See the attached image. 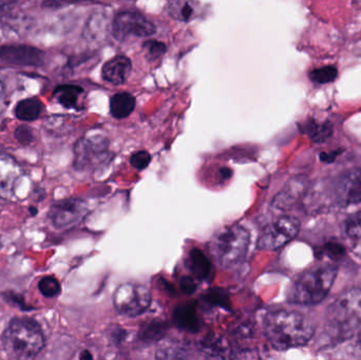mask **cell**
<instances>
[{
	"mask_svg": "<svg viewBox=\"0 0 361 360\" xmlns=\"http://www.w3.org/2000/svg\"><path fill=\"white\" fill-rule=\"evenodd\" d=\"M131 61L128 57L118 55L108 61L102 70V75L106 82L114 85L126 82L131 73Z\"/></svg>",
	"mask_w": 361,
	"mask_h": 360,
	"instance_id": "obj_14",
	"label": "cell"
},
{
	"mask_svg": "<svg viewBox=\"0 0 361 360\" xmlns=\"http://www.w3.org/2000/svg\"><path fill=\"white\" fill-rule=\"evenodd\" d=\"M250 241V232L243 226H229L214 237L210 253L221 268H233L246 257Z\"/></svg>",
	"mask_w": 361,
	"mask_h": 360,
	"instance_id": "obj_4",
	"label": "cell"
},
{
	"mask_svg": "<svg viewBox=\"0 0 361 360\" xmlns=\"http://www.w3.org/2000/svg\"><path fill=\"white\" fill-rule=\"evenodd\" d=\"M114 304L120 314L133 318L144 314L149 309L152 293L145 285L124 283L116 289Z\"/></svg>",
	"mask_w": 361,
	"mask_h": 360,
	"instance_id": "obj_6",
	"label": "cell"
},
{
	"mask_svg": "<svg viewBox=\"0 0 361 360\" xmlns=\"http://www.w3.org/2000/svg\"><path fill=\"white\" fill-rule=\"evenodd\" d=\"M338 76V70L334 66H326L310 72V78L317 84H329L334 82Z\"/></svg>",
	"mask_w": 361,
	"mask_h": 360,
	"instance_id": "obj_24",
	"label": "cell"
},
{
	"mask_svg": "<svg viewBox=\"0 0 361 360\" xmlns=\"http://www.w3.org/2000/svg\"><path fill=\"white\" fill-rule=\"evenodd\" d=\"M84 90L75 85H61L53 92V97L59 105L67 109H75Z\"/></svg>",
	"mask_w": 361,
	"mask_h": 360,
	"instance_id": "obj_19",
	"label": "cell"
},
{
	"mask_svg": "<svg viewBox=\"0 0 361 360\" xmlns=\"http://www.w3.org/2000/svg\"><path fill=\"white\" fill-rule=\"evenodd\" d=\"M335 194L341 205L361 203V168L352 169L343 173L336 182Z\"/></svg>",
	"mask_w": 361,
	"mask_h": 360,
	"instance_id": "obj_12",
	"label": "cell"
},
{
	"mask_svg": "<svg viewBox=\"0 0 361 360\" xmlns=\"http://www.w3.org/2000/svg\"><path fill=\"white\" fill-rule=\"evenodd\" d=\"M263 329L267 342L279 351L305 346L315 333V328L302 314L286 310L267 313Z\"/></svg>",
	"mask_w": 361,
	"mask_h": 360,
	"instance_id": "obj_1",
	"label": "cell"
},
{
	"mask_svg": "<svg viewBox=\"0 0 361 360\" xmlns=\"http://www.w3.org/2000/svg\"><path fill=\"white\" fill-rule=\"evenodd\" d=\"M187 266L191 274L199 280H208L212 277V263L201 249H193L189 252Z\"/></svg>",
	"mask_w": 361,
	"mask_h": 360,
	"instance_id": "obj_16",
	"label": "cell"
},
{
	"mask_svg": "<svg viewBox=\"0 0 361 360\" xmlns=\"http://www.w3.org/2000/svg\"><path fill=\"white\" fill-rule=\"evenodd\" d=\"M204 299L207 304L214 306H220V308L229 310L231 309V302H229L228 295L223 290L212 289L209 290L204 296Z\"/></svg>",
	"mask_w": 361,
	"mask_h": 360,
	"instance_id": "obj_26",
	"label": "cell"
},
{
	"mask_svg": "<svg viewBox=\"0 0 361 360\" xmlns=\"http://www.w3.org/2000/svg\"><path fill=\"white\" fill-rule=\"evenodd\" d=\"M305 132L311 137L315 143H322L331 137L333 132L332 125L330 123H317L310 120L305 125Z\"/></svg>",
	"mask_w": 361,
	"mask_h": 360,
	"instance_id": "obj_22",
	"label": "cell"
},
{
	"mask_svg": "<svg viewBox=\"0 0 361 360\" xmlns=\"http://www.w3.org/2000/svg\"><path fill=\"white\" fill-rule=\"evenodd\" d=\"M126 332L124 330H118V331L114 332V340H118V342H123L125 337H126Z\"/></svg>",
	"mask_w": 361,
	"mask_h": 360,
	"instance_id": "obj_33",
	"label": "cell"
},
{
	"mask_svg": "<svg viewBox=\"0 0 361 360\" xmlns=\"http://www.w3.org/2000/svg\"><path fill=\"white\" fill-rule=\"evenodd\" d=\"M44 105L36 97L21 99L14 108V114L19 120L23 122H33L37 120L42 114Z\"/></svg>",
	"mask_w": 361,
	"mask_h": 360,
	"instance_id": "obj_18",
	"label": "cell"
},
{
	"mask_svg": "<svg viewBox=\"0 0 361 360\" xmlns=\"http://www.w3.org/2000/svg\"><path fill=\"white\" fill-rule=\"evenodd\" d=\"M144 48H145L146 55H147L149 58L152 59L159 58L161 55L164 54L165 50H166L164 44H162V42H154V40L145 42Z\"/></svg>",
	"mask_w": 361,
	"mask_h": 360,
	"instance_id": "obj_30",
	"label": "cell"
},
{
	"mask_svg": "<svg viewBox=\"0 0 361 360\" xmlns=\"http://www.w3.org/2000/svg\"><path fill=\"white\" fill-rule=\"evenodd\" d=\"M231 173H233V171H231V169L223 168L222 170H221L220 175L223 181H226V180L231 179Z\"/></svg>",
	"mask_w": 361,
	"mask_h": 360,
	"instance_id": "obj_34",
	"label": "cell"
},
{
	"mask_svg": "<svg viewBox=\"0 0 361 360\" xmlns=\"http://www.w3.org/2000/svg\"><path fill=\"white\" fill-rule=\"evenodd\" d=\"M14 137L16 141L23 146L30 145L34 141L33 130L27 125H21V126L17 127Z\"/></svg>",
	"mask_w": 361,
	"mask_h": 360,
	"instance_id": "obj_28",
	"label": "cell"
},
{
	"mask_svg": "<svg viewBox=\"0 0 361 360\" xmlns=\"http://www.w3.org/2000/svg\"><path fill=\"white\" fill-rule=\"evenodd\" d=\"M305 185L307 182L305 178L297 177L290 180L274 199L273 206L282 211L290 209V207L294 206L298 202L299 199L302 198L305 192Z\"/></svg>",
	"mask_w": 361,
	"mask_h": 360,
	"instance_id": "obj_13",
	"label": "cell"
},
{
	"mask_svg": "<svg viewBox=\"0 0 361 360\" xmlns=\"http://www.w3.org/2000/svg\"><path fill=\"white\" fill-rule=\"evenodd\" d=\"M88 213V204L80 199H68L55 203L49 211V218L55 228H65L84 219Z\"/></svg>",
	"mask_w": 361,
	"mask_h": 360,
	"instance_id": "obj_10",
	"label": "cell"
},
{
	"mask_svg": "<svg viewBox=\"0 0 361 360\" xmlns=\"http://www.w3.org/2000/svg\"><path fill=\"white\" fill-rule=\"evenodd\" d=\"M343 236L352 251L361 257V211L353 213L345 220Z\"/></svg>",
	"mask_w": 361,
	"mask_h": 360,
	"instance_id": "obj_17",
	"label": "cell"
},
{
	"mask_svg": "<svg viewBox=\"0 0 361 360\" xmlns=\"http://www.w3.org/2000/svg\"><path fill=\"white\" fill-rule=\"evenodd\" d=\"M2 347L10 359H35L44 347V332L34 319L13 318L2 334Z\"/></svg>",
	"mask_w": 361,
	"mask_h": 360,
	"instance_id": "obj_2",
	"label": "cell"
},
{
	"mask_svg": "<svg viewBox=\"0 0 361 360\" xmlns=\"http://www.w3.org/2000/svg\"><path fill=\"white\" fill-rule=\"evenodd\" d=\"M180 287L183 293L189 294V295L197 291V285H195V280L189 276H183L180 278Z\"/></svg>",
	"mask_w": 361,
	"mask_h": 360,
	"instance_id": "obj_32",
	"label": "cell"
},
{
	"mask_svg": "<svg viewBox=\"0 0 361 360\" xmlns=\"http://www.w3.org/2000/svg\"><path fill=\"white\" fill-rule=\"evenodd\" d=\"M93 356L92 354H91L89 351H84V352L80 353V359L82 360H88V359H92Z\"/></svg>",
	"mask_w": 361,
	"mask_h": 360,
	"instance_id": "obj_35",
	"label": "cell"
},
{
	"mask_svg": "<svg viewBox=\"0 0 361 360\" xmlns=\"http://www.w3.org/2000/svg\"><path fill=\"white\" fill-rule=\"evenodd\" d=\"M108 142L105 137H86L76 144L74 167L76 169H86L93 165L104 162L107 156Z\"/></svg>",
	"mask_w": 361,
	"mask_h": 360,
	"instance_id": "obj_9",
	"label": "cell"
},
{
	"mask_svg": "<svg viewBox=\"0 0 361 360\" xmlns=\"http://www.w3.org/2000/svg\"><path fill=\"white\" fill-rule=\"evenodd\" d=\"M166 331V325L161 321H152L142 328L140 338L145 342H154L161 340Z\"/></svg>",
	"mask_w": 361,
	"mask_h": 360,
	"instance_id": "obj_23",
	"label": "cell"
},
{
	"mask_svg": "<svg viewBox=\"0 0 361 360\" xmlns=\"http://www.w3.org/2000/svg\"><path fill=\"white\" fill-rule=\"evenodd\" d=\"M328 325L337 336L347 338L361 327V289L341 294L328 309Z\"/></svg>",
	"mask_w": 361,
	"mask_h": 360,
	"instance_id": "obj_5",
	"label": "cell"
},
{
	"mask_svg": "<svg viewBox=\"0 0 361 360\" xmlns=\"http://www.w3.org/2000/svg\"><path fill=\"white\" fill-rule=\"evenodd\" d=\"M38 290L46 298H54L61 292V285L56 278L52 276H44L38 283Z\"/></svg>",
	"mask_w": 361,
	"mask_h": 360,
	"instance_id": "obj_25",
	"label": "cell"
},
{
	"mask_svg": "<svg viewBox=\"0 0 361 360\" xmlns=\"http://www.w3.org/2000/svg\"><path fill=\"white\" fill-rule=\"evenodd\" d=\"M2 99V92H1V88H0V99Z\"/></svg>",
	"mask_w": 361,
	"mask_h": 360,
	"instance_id": "obj_38",
	"label": "cell"
},
{
	"mask_svg": "<svg viewBox=\"0 0 361 360\" xmlns=\"http://www.w3.org/2000/svg\"><path fill=\"white\" fill-rule=\"evenodd\" d=\"M135 107V99L128 92L118 93L110 101V112L116 118H125L133 113Z\"/></svg>",
	"mask_w": 361,
	"mask_h": 360,
	"instance_id": "obj_20",
	"label": "cell"
},
{
	"mask_svg": "<svg viewBox=\"0 0 361 360\" xmlns=\"http://www.w3.org/2000/svg\"><path fill=\"white\" fill-rule=\"evenodd\" d=\"M338 268L335 266H317L303 273L290 287L288 300L300 306H314L328 297L336 280Z\"/></svg>",
	"mask_w": 361,
	"mask_h": 360,
	"instance_id": "obj_3",
	"label": "cell"
},
{
	"mask_svg": "<svg viewBox=\"0 0 361 360\" xmlns=\"http://www.w3.org/2000/svg\"><path fill=\"white\" fill-rule=\"evenodd\" d=\"M1 297L4 298V302L8 304H12L13 306L20 309L21 311H31L32 306L25 302V297L20 294L15 293V292L8 291L1 294Z\"/></svg>",
	"mask_w": 361,
	"mask_h": 360,
	"instance_id": "obj_27",
	"label": "cell"
},
{
	"mask_svg": "<svg viewBox=\"0 0 361 360\" xmlns=\"http://www.w3.org/2000/svg\"><path fill=\"white\" fill-rule=\"evenodd\" d=\"M152 162V156L147 151H137L133 154L130 158V164L139 170L147 168L148 165Z\"/></svg>",
	"mask_w": 361,
	"mask_h": 360,
	"instance_id": "obj_29",
	"label": "cell"
},
{
	"mask_svg": "<svg viewBox=\"0 0 361 360\" xmlns=\"http://www.w3.org/2000/svg\"><path fill=\"white\" fill-rule=\"evenodd\" d=\"M156 27L137 12H122L114 21V35L120 42L154 35Z\"/></svg>",
	"mask_w": 361,
	"mask_h": 360,
	"instance_id": "obj_8",
	"label": "cell"
},
{
	"mask_svg": "<svg viewBox=\"0 0 361 360\" xmlns=\"http://www.w3.org/2000/svg\"><path fill=\"white\" fill-rule=\"evenodd\" d=\"M0 61L12 65L38 67L44 61V51L27 44L0 46Z\"/></svg>",
	"mask_w": 361,
	"mask_h": 360,
	"instance_id": "obj_11",
	"label": "cell"
},
{
	"mask_svg": "<svg viewBox=\"0 0 361 360\" xmlns=\"http://www.w3.org/2000/svg\"><path fill=\"white\" fill-rule=\"evenodd\" d=\"M30 213H31V216H36L37 215V209H36V207L31 206L29 209Z\"/></svg>",
	"mask_w": 361,
	"mask_h": 360,
	"instance_id": "obj_36",
	"label": "cell"
},
{
	"mask_svg": "<svg viewBox=\"0 0 361 360\" xmlns=\"http://www.w3.org/2000/svg\"><path fill=\"white\" fill-rule=\"evenodd\" d=\"M173 323L179 329L189 333H197L200 331L199 316L195 306L191 304H180L173 312Z\"/></svg>",
	"mask_w": 361,
	"mask_h": 360,
	"instance_id": "obj_15",
	"label": "cell"
},
{
	"mask_svg": "<svg viewBox=\"0 0 361 360\" xmlns=\"http://www.w3.org/2000/svg\"><path fill=\"white\" fill-rule=\"evenodd\" d=\"M358 348H360V351H361V338H360V342H358Z\"/></svg>",
	"mask_w": 361,
	"mask_h": 360,
	"instance_id": "obj_37",
	"label": "cell"
},
{
	"mask_svg": "<svg viewBox=\"0 0 361 360\" xmlns=\"http://www.w3.org/2000/svg\"><path fill=\"white\" fill-rule=\"evenodd\" d=\"M300 230V221L292 216H284L265 228L259 237L257 249L277 251L296 238Z\"/></svg>",
	"mask_w": 361,
	"mask_h": 360,
	"instance_id": "obj_7",
	"label": "cell"
},
{
	"mask_svg": "<svg viewBox=\"0 0 361 360\" xmlns=\"http://www.w3.org/2000/svg\"><path fill=\"white\" fill-rule=\"evenodd\" d=\"M85 1H89V0H44L42 6L46 8H61L70 4Z\"/></svg>",
	"mask_w": 361,
	"mask_h": 360,
	"instance_id": "obj_31",
	"label": "cell"
},
{
	"mask_svg": "<svg viewBox=\"0 0 361 360\" xmlns=\"http://www.w3.org/2000/svg\"><path fill=\"white\" fill-rule=\"evenodd\" d=\"M197 2L195 0H171L169 13L180 21L192 20L197 15Z\"/></svg>",
	"mask_w": 361,
	"mask_h": 360,
	"instance_id": "obj_21",
	"label": "cell"
}]
</instances>
